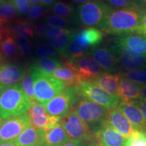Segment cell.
<instances>
[{
    "mask_svg": "<svg viewBox=\"0 0 146 146\" xmlns=\"http://www.w3.org/2000/svg\"><path fill=\"white\" fill-rule=\"evenodd\" d=\"M145 12L134 3L123 8H111L99 28L108 34L118 36L139 33Z\"/></svg>",
    "mask_w": 146,
    "mask_h": 146,
    "instance_id": "6da1fadb",
    "label": "cell"
},
{
    "mask_svg": "<svg viewBox=\"0 0 146 146\" xmlns=\"http://www.w3.org/2000/svg\"><path fill=\"white\" fill-rule=\"evenodd\" d=\"M31 102L21 83L0 89V116L5 119L28 112Z\"/></svg>",
    "mask_w": 146,
    "mask_h": 146,
    "instance_id": "7a4b0ae2",
    "label": "cell"
},
{
    "mask_svg": "<svg viewBox=\"0 0 146 146\" xmlns=\"http://www.w3.org/2000/svg\"><path fill=\"white\" fill-rule=\"evenodd\" d=\"M30 69L33 78L35 99L43 104L61 94L67 87L53 74L44 72L36 66L32 65Z\"/></svg>",
    "mask_w": 146,
    "mask_h": 146,
    "instance_id": "3957f363",
    "label": "cell"
},
{
    "mask_svg": "<svg viewBox=\"0 0 146 146\" xmlns=\"http://www.w3.org/2000/svg\"><path fill=\"white\" fill-rule=\"evenodd\" d=\"M110 9L103 0H93L80 4L76 10L78 23L83 27H100Z\"/></svg>",
    "mask_w": 146,
    "mask_h": 146,
    "instance_id": "277c9868",
    "label": "cell"
},
{
    "mask_svg": "<svg viewBox=\"0 0 146 146\" xmlns=\"http://www.w3.org/2000/svg\"><path fill=\"white\" fill-rule=\"evenodd\" d=\"M81 96L77 86L66 87L61 94L43 104L47 114L52 116L65 117L71 111Z\"/></svg>",
    "mask_w": 146,
    "mask_h": 146,
    "instance_id": "5b68a950",
    "label": "cell"
},
{
    "mask_svg": "<svg viewBox=\"0 0 146 146\" xmlns=\"http://www.w3.org/2000/svg\"><path fill=\"white\" fill-rule=\"evenodd\" d=\"M70 140H76L84 143H92L96 141L95 133L81 118L75 110H72L65 118L62 124Z\"/></svg>",
    "mask_w": 146,
    "mask_h": 146,
    "instance_id": "8992f818",
    "label": "cell"
},
{
    "mask_svg": "<svg viewBox=\"0 0 146 146\" xmlns=\"http://www.w3.org/2000/svg\"><path fill=\"white\" fill-rule=\"evenodd\" d=\"M108 48L117 61L121 72L133 69L146 67V58L127 47L111 41Z\"/></svg>",
    "mask_w": 146,
    "mask_h": 146,
    "instance_id": "52a82bcc",
    "label": "cell"
},
{
    "mask_svg": "<svg viewBox=\"0 0 146 146\" xmlns=\"http://www.w3.org/2000/svg\"><path fill=\"white\" fill-rule=\"evenodd\" d=\"M30 127L31 121L28 112L5 118L0 125V144L14 141Z\"/></svg>",
    "mask_w": 146,
    "mask_h": 146,
    "instance_id": "ba28073f",
    "label": "cell"
},
{
    "mask_svg": "<svg viewBox=\"0 0 146 146\" xmlns=\"http://www.w3.org/2000/svg\"><path fill=\"white\" fill-rule=\"evenodd\" d=\"M77 87L83 98L101 105L108 110L116 108L121 101L119 97L109 94L91 82H82Z\"/></svg>",
    "mask_w": 146,
    "mask_h": 146,
    "instance_id": "9c48e42d",
    "label": "cell"
},
{
    "mask_svg": "<svg viewBox=\"0 0 146 146\" xmlns=\"http://www.w3.org/2000/svg\"><path fill=\"white\" fill-rule=\"evenodd\" d=\"M66 66L74 71L81 82H91L104 72L100 65L88 54L72 60H66Z\"/></svg>",
    "mask_w": 146,
    "mask_h": 146,
    "instance_id": "30bf717a",
    "label": "cell"
},
{
    "mask_svg": "<svg viewBox=\"0 0 146 146\" xmlns=\"http://www.w3.org/2000/svg\"><path fill=\"white\" fill-rule=\"evenodd\" d=\"M87 54L100 65L104 72L117 74L121 73L116 58L111 54L108 47H94L89 51Z\"/></svg>",
    "mask_w": 146,
    "mask_h": 146,
    "instance_id": "8fae6325",
    "label": "cell"
},
{
    "mask_svg": "<svg viewBox=\"0 0 146 146\" xmlns=\"http://www.w3.org/2000/svg\"><path fill=\"white\" fill-rule=\"evenodd\" d=\"M117 108L129 120L135 130L146 133V124L139 108L135 100H123L118 105Z\"/></svg>",
    "mask_w": 146,
    "mask_h": 146,
    "instance_id": "7c38bea8",
    "label": "cell"
},
{
    "mask_svg": "<svg viewBox=\"0 0 146 146\" xmlns=\"http://www.w3.org/2000/svg\"><path fill=\"white\" fill-rule=\"evenodd\" d=\"M26 74V69L21 64L4 63L0 65V89L21 81Z\"/></svg>",
    "mask_w": 146,
    "mask_h": 146,
    "instance_id": "4fadbf2b",
    "label": "cell"
},
{
    "mask_svg": "<svg viewBox=\"0 0 146 146\" xmlns=\"http://www.w3.org/2000/svg\"><path fill=\"white\" fill-rule=\"evenodd\" d=\"M90 50V47L80 35L78 31H75L68 44L60 54L66 60H72L83 57Z\"/></svg>",
    "mask_w": 146,
    "mask_h": 146,
    "instance_id": "5bb4252c",
    "label": "cell"
},
{
    "mask_svg": "<svg viewBox=\"0 0 146 146\" xmlns=\"http://www.w3.org/2000/svg\"><path fill=\"white\" fill-rule=\"evenodd\" d=\"M112 41L146 58V35H145L141 33L123 35L116 36Z\"/></svg>",
    "mask_w": 146,
    "mask_h": 146,
    "instance_id": "9a60e30c",
    "label": "cell"
},
{
    "mask_svg": "<svg viewBox=\"0 0 146 146\" xmlns=\"http://www.w3.org/2000/svg\"><path fill=\"white\" fill-rule=\"evenodd\" d=\"M12 142L18 146H47L45 141V131L31 126Z\"/></svg>",
    "mask_w": 146,
    "mask_h": 146,
    "instance_id": "2e32d148",
    "label": "cell"
},
{
    "mask_svg": "<svg viewBox=\"0 0 146 146\" xmlns=\"http://www.w3.org/2000/svg\"><path fill=\"white\" fill-rule=\"evenodd\" d=\"M108 125L125 138H129L135 133L129 120L117 108L110 110Z\"/></svg>",
    "mask_w": 146,
    "mask_h": 146,
    "instance_id": "e0dca14e",
    "label": "cell"
},
{
    "mask_svg": "<svg viewBox=\"0 0 146 146\" xmlns=\"http://www.w3.org/2000/svg\"><path fill=\"white\" fill-rule=\"evenodd\" d=\"M96 140L103 146H125L126 138L108 124L95 133Z\"/></svg>",
    "mask_w": 146,
    "mask_h": 146,
    "instance_id": "ac0fdd59",
    "label": "cell"
},
{
    "mask_svg": "<svg viewBox=\"0 0 146 146\" xmlns=\"http://www.w3.org/2000/svg\"><path fill=\"white\" fill-rule=\"evenodd\" d=\"M143 86V85L120 76L118 83V97L123 100H139Z\"/></svg>",
    "mask_w": 146,
    "mask_h": 146,
    "instance_id": "d6986e66",
    "label": "cell"
},
{
    "mask_svg": "<svg viewBox=\"0 0 146 146\" xmlns=\"http://www.w3.org/2000/svg\"><path fill=\"white\" fill-rule=\"evenodd\" d=\"M120 77V74L104 72L91 81V83L109 94L118 97V83Z\"/></svg>",
    "mask_w": 146,
    "mask_h": 146,
    "instance_id": "ffe728a7",
    "label": "cell"
},
{
    "mask_svg": "<svg viewBox=\"0 0 146 146\" xmlns=\"http://www.w3.org/2000/svg\"><path fill=\"white\" fill-rule=\"evenodd\" d=\"M30 118L31 126L36 129H42L47 132L51 129L62 125L63 117L52 116L47 114L39 115V116H31Z\"/></svg>",
    "mask_w": 146,
    "mask_h": 146,
    "instance_id": "44dd1931",
    "label": "cell"
},
{
    "mask_svg": "<svg viewBox=\"0 0 146 146\" xmlns=\"http://www.w3.org/2000/svg\"><path fill=\"white\" fill-rule=\"evenodd\" d=\"M70 140L62 125L45 132V141L47 146H64Z\"/></svg>",
    "mask_w": 146,
    "mask_h": 146,
    "instance_id": "7402d4cb",
    "label": "cell"
},
{
    "mask_svg": "<svg viewBox=\"0 0 146 146\" xmlns=\"http://www.w3.org/2000/svg\"><path fill=\"white\" fill-rule=\"evenodd\" d=\"M52 74L55 78L62 81L67 87L78 86L82 83L77 74L64 65L55 70Z\"/></svg>",
    "mask_w": 146,
    "mask_h": 146,
    "instance_id": "603a6c76",
    "label": "cell"
},
{
    "mask_svg": "<svg viewBox=\"0 0 146 146\" xmlns=\"http://www.w3.org/2000/svg\"><path fill=\"white\" fill-rule=\"evenodd\" d=\"M78 33L91 49L97 47L103 41V32L94 27L85 29L81 31H78Z\"/></svg>",
    "mask_w": 146,
    "mask_h": 146,
    "instance_id": "cb8c5ba5",
    "label": "cell"
},
{
    "mask_svg": "<svg viewBox=\"0 0 146 146\" xmlns=\"http://www.w3.org/2000/svg\"><path fill=\"white\" fill-rule=\"evenodd\" d=\"M51 12L55 16L70 19L78 24L75 9L72 5L58 1L51 8Z\"/></svg>",
    "mask_w": 146,
    "mask_h": 146,
    "instance_id": "d4e9b609",
    "label": "cell"
},
{
    "mask_svg": "<svg viewBox=\"0 0 146 146\" xmlns=\"http://www.w3.org/2000/svg\"><path fill=\"white\" fill-rule=\"evenodd\" d=\"M11 34L12 33L5 36L1 44V50L5 58L16 60L19 56V50L16 42Z\"/></svg>",
    "mask_w": 146,
    "mask_h": 146,
    "instance_id": "484cf974",
    "label": "cell"
},
{
    "mask_svg": "<svg viewBox=\"0 0 146 146\" xmlns=\"http://www.w3.org/2000/svg\"><path fill=\"white\" fill-rule=\"evenodd\" d=\"M75 31L76 30H74V29H64L59 35L52 38V39L47 40L50 45L54 47L60 53L68 44L69 41L72 37Z\"/></svg>",
    "mask_w": 146,
    "mask_h": 146,
    "instance_id": "4316f807",
    "label": "cell"
},
{
    "mask_svg": "<svg viewBox=\"0 0 146 146\" xmlns=\"http://www.w3.org/2000/svg\"><path fill=\"white\" fill-rule=\"evenodd\" d=\"M33 65L44 72L52 74L55 70L64 64L61 63L59 58H44L35 60Z\"/></svg>",
    "mask_w": 146,
    "mask_h": 146,
    "instance_id": "83f0119b",
    "label": "cell"
},
{
    "mask_svg": "<svg viewBox=\"0 0 146 146\" xmlns=\"http://www.w3.org/2000/svg\"><path fill=\"white\" fill-rule=\"evenodd\" d=\"M10 32L16 37H25L28 39L33 37L35 27L31 23L19 22L15 24Z\"/></svg>",
    "mask_w": 146,
    "mask_h": 146,
    "instance_id": "f1b7e54d",
    "label": "cell"
},
{
    "mask_svg": "<svg viewBox=\"0 0 146 146\" xmlns=\"http://www.w3.org/2000/svg\"><path fill=\"white\" fill-rule=\"evenodd\" d=\"M64 29L52 27L44 23H39L37 24L35 28V32L38 36L50 39L59 35Z\"/></svg>",
    "mask_w": 146,
    "mask_h": 146,
    "instance_id": "f546056e",
    "label": "cell"
},
{
    "mask_svg": "<svg viewBox=\"0 0 146 146\" xmlns=\"http://www.w3.org/2000/svg\"><path fill=\"white\" fill-rule=\"evenodd\" d=\"M45 22L47 25L50 26L58 27L60 29H72L71 27L74 25H78L75 21H73L70 19L60 17L55 15H48L45 17Z\"/></svg>",
    "mask_w": 146,
    "mask_h": 146,
    "instance_id": "4dcf8cb0",
    "label": "cell"
},
{
    "mask_svg": "<svg viewBox=\"0 0 146 146\" xmlns=\"http://www.w3.org/2000/svg\"><path fill=\"white\" fill-rule=\"evenodd\" d=\"M18 15V10L13 3L9 0L5 1L0 5V18L8 23Z\"/></svg>",
    "mask_w": 146,
    "mask_h": 146,
    "instance_id": "1f68e13d",
    "label": "cell"
},
{
    "mask_svg": "<svg viewBox=\"0 0 146 146\" xmlns=\"http://www.w3.org/2000/svg\"><path fill=\"white\" fill-rule=\"evenodd\" d=\"M120 75L141 85L146 84V67L124 71Z\"/></svg>",
    "mask_w": 146,
    "mask_h": 146,
    "instance_id": "d6a6232c",
    "label": "cell"
},
{
    "mask_svg": "<svg viewBox=\"0 0 146 146\" xmlns=\"http://www.w3.org/2000/svg\"><path fill=\"white\" fill-rule=\"evenodd\" d=\"M21 85L25 93L26 94L27 98L30 100L31 102L36 101L34 91V83L33 78L31 69L29 68L28 73H26L25 76L21 81Z\"/></svg>",
    "mask_w": 146,
    "mask_h": 146,
    "instance_id": "836d02e7",
    "label": "cell"
},
{
    "mask_svg": "<svg viewBox=\"0 0 146 146\" xmlns=\"http://www.w3.org/2000/svg\"><path fill=\"white\" fill-rule=\"evenodd\" d=\"M35 54L37 57L44 58H59L60 52L50 44H43L36 48Z\"/></svg>",
    "mask_w": 146,
    "mask_h": 146,
    "instance_id": "e575fe53",
    "label": "cell"
},
{
    "mask_svg": "<svg viewBox=\"0 0 146 146\" xmlns=\"http://www.w3.org/2000/svg\"><path fill=\"white\" fill-rule=\"evenodd\" d=\"M125 146H146V133L135 131L132 135L126 139Z\"/></svg>",
    "mask_w": 146,
    "mask_h": 146,
    "instance_id": "d590c367",
    "label": "cell"
},
{
    "mask_svg": "<svg viewBox=\"0 0 146 146\" xmlns=\"http://www.w3.org/2000/svg\"><path fill=\"white\" fill-rule=\"evenodd\" d=\"M17 9L18 12L22 16L29 15L30 12V3L29 0H10Z\"/></svg>",
    "mask_w": 146,
    "mask_h": 146,
    "instance_id": "8d00e7d4",
    "label": "cell"
},
{
    "mask_svg": "<svg viewBox=\"0 0 146 146\" xmlns=\"http://www.w3.org/2000/svg\"><path fill=\"white\" fill-rule=\"evenodd\" d=\"M16 44L22 54L27 56L31 52V43L29 39L25 37H16Z\"/></svg>",
    "mask_w": 146,
    "mask_h": 146,
    "instance_id": "74e56055",
    "label": "cell"
},
{
    "mask_svg": "<svg viewBox=\"0 0 146 146\" xmlns=\"http://www.w3.org/2000/svg\"><path fill=\"white\" fill-rule=\"evenodd\" d=\"M29 117L46 114L47 112L43 104L36 101L31 102V107L28 111Z\"/></svg>",
    "mask_w": 146,
    "mask_h": 146,
    "instance_id": "f35d334b",
    "label": "cell"
},
{
    "mask_svg": "<svg viewBox=\"0 0 146 146\" xmlns=\"http://www.w3.org/2000/svg\"><path fill=\"white\" fill-rule=\"evenodd\" d=\"M45 13H46V11L41 5H33L28 15V20L29 21H35L41 18Z\"/></svg>",
    "mask_w": 146,
    "mask_h": 146,
    "instance_id": "ab89813d",
    "label": "cell"
},
{
    "mask_svg": "<svg viewBox=\"0 0 146 146\" xmlns=\"http://www.w3.org/2000/svg\"><path fill=\"white\" fill-rule=\"evenodd\" d=\"M133 0H104L110 8L117 9L127 6L133 2Z\"/></svg>",
    "mask_w": 146,
    "mask_h": 146,
    "instance_id": "60d3db41",
    "label": "cell"
},
{
    "mask_svg": "<svg viewBox=\"0 0 146 146\" xmlns=\"http://www.w3.org/2000/svg\"><path fill=\"white\" fill-rule=\"evenodd\" d=\"M6 22L3 21L0 18V35H2L4 36L11 33L10 30H9Z\"/></svg>",
    "mask_w": 146,
    "mask_h": 146,
    "instance_id": "b9f144b4",
    "label": "cell"
},
{
    "mask_svg": "<svg viewBox=\"0 0 146 146\" xmlns=\"http://www.w3.org/2000/svg\"><path fill=\"white\" fill-rule=\"evenodd\" d=\"M135 102H136V104L139 108L140 110L143 115V117L145 120V123L146 124V101H143V100H135Z\"/></svg>",
    "mask_w": 146,
    "mask_h": 146,
    "instance_id": "7bdbcfd3",
    "label": "cell"
},
{
    "mask_svg": "<svg viewBox=\"0 0 146 146\" xmlns=\"http://www.w3.org/2000/svg\"><path fill=\"white\" fill-rule=\"evenodd\" d=\"M87 143L76 140H70L68 143H66L64 146H87Z\"/></svg>",
    "mask_w": 146,
    "mask_h": 146,
    "instance_id": "ee69618b",
    "label": "cell"
},
{
    "mask_svg": "<svg viewBox=\"0 0 146 146\" xmlns=\"http://www.w3.org/2000/svg\"><path fill=\"white\" fill-rule=\"evenodd\" d=\"M56 0H41V4L47 8H51L56 2Z\"/></svg>",
    "mask_w": 146,
    "mask_h": 146,
    "instance_id": "f6af8a7d",
    "label": "cell"
},
{
    "mask_svg": "<svg viewBox=\"0 0 146 146\" xmlns=\"http://www.w3.org/2000/svg\"><path fill=\"white\" fill-rule=\"evenodd\" d=\"M139 33L143 34V35L146 34V12L143 16L141 26V28H140V31L139 32Z\"/></svg>",
    "mask_w": 146,
    "mask_h": 146,
    "instance_id": "bcb514c9",
    "label": "cell"
},
{
    "mask_svg": "<svg viewBox=\"0 0 146 146\" xmlns=\"http://www.w3.org/2000/svg\"><path fill=\"white\" fill-rule=\"evenodd\" d=\"M132 3H134L146 10V0H133Z\"/></svg>",
    "mask_w": 146,
    "mask_h": 146,
    "instance_id": "7dc6e473",
    "label": "cell"
},
{
    "mask_svg": "<svg viewBox=\"0 0 146 146\" xmlns=\"http://www.w3.org/2000/svg\"><path fill=\"white\" fill-rule=\"evenodd\" d=\"M139 100H143V101H146V84L143 86V90L141 91V96H140Z\"/></svg>",
    "mask_w": 146,
    "mask_h": 146,
    "instance_id": "c3c4849f",
    "label": "cell"
},
{
    "mask_svg": "<svg viewBox=\"0 0 146 146\" xmlns=\"http://www.w3.org/2000/svg\"><path fill=\"white\" fill-rule=\"evenodd\" d=\"M29 3L32 5H41V0H29Z\"/></svg>",
    "mask_w": 146,
    "mask_h": 146,
    "instance_id": "681fc988",
    "label": "cell"
},
{
    "mask_svg": "<svg viewBox=\"0 0 146 146\" xmlns=\"http://www.w3.org/2000/svg\"><path fill=\"white\" fill-rule=\"evenodd\" d=\"M73 2L78 3V4H83V3H85L86 2H88V1H93V0H72Z\"/></svg>",
    "mask_w": 146,
    "mask_h": 146,
    "instance_id": "f907efd6",
    "label": "cell"
},
{
    "mask_svg": "<svg viewBox=\"0 0 146 146\" xmlns=\"http://www.w3.org/2000/svg\"><path fill=\"white\" fill-rule=\"evenodd\" d=\"M0 146H18V145H17L15 143H14L13 142H9V143L0 144Z\"/></svg>",
    "mask_w": 146,
    "mask_h": 146,
    "instance_id": "816d5d0a",
    "label": "cell"
},
{
    "mask_svg": "<svg viewBox=\"0 0 146 146\" xmlns=\"http://www.w3.org/2000/svg\"><path fill=\"white\" fill-rule=\"evenodd\" d=\"M5 57L4 56H3V54L0 52V65L3 64H4V62H5Z\"/></svg>",
    "mask_w": 146,
    "mask_h": 146,
    "instance_id": "f5cc1de1",
    "label": "cell"
},
{
    "mask_svg": "<svg viewBox=\"0 0 146 146\" xmlns=\"http://www.w3.org/2000/svg\"><path fill=\"white\" fill-rule=\"evenodd\" d=\"M3 35H0V48L1 47V44H2V41H3Z\"/></svg>",
    "mask_w": 146,
    "mask_h": 146,
    "instance_id": "db71d44e",
    "label": "cell"
},
{
    "mask_svg": "<svg viewBox=\"0 0 146 146\" xmlns=\"http://www.w3.org/2000/svg\"><path fill=\"white\" fill-rule=\"evenodd\" d=\"M4 1H5V0H0V5H1L3 2H4Z\"/></svg>",
    "mask_w": 146,
    "mask_h": 146,
    "instance_id": "11a10c76",
    "label": "cell"
},
{
    "mask_svg": "<svg viewBox=\"0 0 146 146\" xmlns=\"http://www.w3.org/2000/svg\"><path fill=\"white\" fill-rule=\"evenodd\" d=\"M2 118H1V116H0V125H1V122H2Z\"/></svg>",
    "mask_w": 146,
    "mask_h": 146,
    "instance_id": "9f6ffc18",
    "label": "cell"
},
{
    "mask_svg": "<svg viewBox=\"0 0 146 146\" xmlns=\"http://www.w3.org/2000/svg\"><path fill=\"white\" fill-rule=\"evenodd\" d=\"M96 146H103V145H97Z\"/></svg>",
    "mask_w": 146,
    "mask_h": 146,
    "instance_id": "6f0895ef",
    "label": "cell"
},
{
    "mask_svg": "<svg viewBox=\"0 0 146 146\" xmlns=\"http://www.w3.org/2000/svg\"><path fill=\"white\" fill-rule=\"evenodd\" d=\"M145 35H146V34H145Z\"/></svg>",
    "mask_w": 146,
    "mask_h": 146,
    "instance_id": "680465c9",
    "label": "cell"
}]
</instances>
